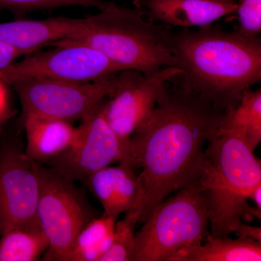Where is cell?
Instances as JSON below:
<instances>
[{"label": "cell", "instance_id": "cell-1", "mask_svg": "<svg viewBox=\"0 0 261 261\" xmlns=\"http://www.w3.org/2000/svg\"><path fill=\"white\" fill-rule=\"evenodd\" d=\"M171 83V82H170ZM163 88L155 108L130 137L144 190L138 223L168 196L200 178L205 146L225 111L179 84Z\"/></svg>", "mask_w": 261, "mask_h": 261}, {"label": "cell", "instance_id": "cell-2", "mask_svg": "<svg viewBox=\"0 0 261 261\" xmlns=\"http://www.w3.org/2000/svg\"><path fill=\"white\" fill-rule=\"evenodd\" d=\"M178 84L226 112L261 79L260 37L246 38L218 25L184 29L171 39Z\"/></svg>", "mask_w": 261, "mask_h": 261}, {"label": "cell", "instance_id": "cell-3", "mask_svg": "<svg viewBox=\"0 0 261 261\" xmlns=\"http://www.w3.org/2000/svg\"><path fill=\"white\" fill-rule=\"evenodd\" d=\"M172 34L170 25L154 23L145 10L110 2L97 14L84 18L81 32L64 41L93 48L125 69L149 75L176 67Z\"/></svg>", "mask_w": 261, "mask_h": 261}, {"label": "cell", "instance_id": "cell-4", "mask_svg": "<svg viewBox=\"0 0 261 261\" xmlns=\"http://www.w3.org/2000/svg\"><path fill=\"white\" fill-rule=\"evenodd\" d=\"M200 180L211 236L226 238L242 219L250 222L255 219L248 201L261 184V163L241 137L217 132L205 149Z\"/></svg>", "mask_w": 261, "mask_h": 261}, {"label": "cell", "instance_id": "cell-5", "mask_svg": "<svg viewBox=\"0 0 261 261\" xmlns=\"http://www.w3.org/2000/svg\"><path fill=\"white\" fill-rule=\"evenodd\" d=\"M143 224L130 261H168L180 249L202 244L210 232L200 178L154 206Z\"/></svg>", "mask_w": 261, "mask_h": 261}, {"label": "cell", "instance_id": "cell-6", "mask_svg": "<svg viewBox=\"0 0 261 261\" xmlns=\"http://www.w3.org/2000/svg\"><path fill=\"white\" fill-rule=\"evenodd\" d=\"M32 163L39 182L38 217L49 243L43 260L65 261L77 235L97 213L75 181Z\"/></svg>", "mask_w": 261, "mask_h": 261}, {"label": "cell", "instance_id": "cell-7", "mask_svg": "<svg viewBox=\"0 0 261 261\" xmlns=\"http://www.w3.org/2000/svg\"><path fill=\"white\" fill-rule=\"evenodd\" d=\"M55 49L34 51L25 59L0 70L6 84L28 79L84 84L96 82L126 70L93 48L62 40Z\"/></svg>", "mask_w": 261, "mask_h": 261}, {"label": "cell", "instance_id": "cell-8", "mask_svg": "<svg viewBox=\"0 0 261 261\" xmlns=\"http://www.w3.org/2000/svg\"><path fill=\"white\" fill-rule=\"evenodd\" d=\"M114 75L84 84L28 79L10 85L20 99L21 119L40 116L73 123L83 119L111 97Z\"/></svg>", "mask_w": 261, "mask_h": 261}, {"label": "cell", "instance_id": "cell-9", "mask_svg": "<svg viewBox=\"0 0 261 261\" xmlns=\"http://www.w3.org/2000/svg\"><path fill=\"white\" fill-rule=\"evenodd\" d=\"M82 120L68 150L47 166L65 177L85 184L92 174L114 163L136 168L132 146L124 143L108 125L104 104Z\"/></svg>", "mask_w": 261, "mask_h": 261}, {"label": "cell", "instance_id": "cell-10", "mask_svg": "<svg viewBox=\"0 0 261 261\" xmlns=\"http://www.w3.org/2000/svg\"><path fill=\"white\" fill-rule=\"evenodd\" d=\"M113 77V92L104 104L108 125L124 143L132 146L130 137L150 116L166 84L177 80L180 68L164 67L145 75L127 69Z\"/></svg>", "mask_w": 261, "mask_h": 261}, {"label": "cell", "instance_id": "cell-11", "mask_svg": "<svg viewBox=\"0 0 261 261\" xmlns=\"http://www.w3.org/2000/svg\"><path fill=\"white\" fill-rule=\"evenodd\" d=\"M38 200L32 161L16 143H0V235L13 228L42 227Z\"/></svg>", "mask_w": 261, "mask_h": 261}, {"label": "cell", "instance_id": "cell-12", "mask_svg": "<svg viewBox=\"0 0 261 261\" xmlns=\"http://www.w3.org/2000/svg\"><path fill=\"white\" fill-rule=\"evenodd\" d=\"M135 169L128 163H121L99 170L85 182L106 216L117 218L135 207L141 208L144 190Z\"/></svg>", "mask_w": 261, "mask_h": 261}, {"label": "cell", "instance_id": "cell-13", "mask_svg": "<svg viewBox=\"0 0 261 261\" xmlns=\"http://www.w3.org/2000/svg\"><path fill=\"white\" fill-rule=\"evenodd\" d=\"M134 3L152 20L183 29L212 25L222 17L236 13L238 5L216 0H135Z\"/></svg>", "mask_w": 261, "mask_h": 261}, {"label": "cell", "instance_id": "cell-14", "mask_svg": "<svg viewBox=\"0 0 261 261\" xmlns=\"http://www.w3.org/2000/svg\"><path fill=\"white\" fill-rule=\"evenodd\" d=\"M84 27V18L59 16L42 20L18 19L0 23V41L32 54L46 46L70 39Z\"/></svg>", "mask_w": 261, "mask_h": 261}, {"label": "cell", "instance_id": "cell-15", "mask_svg": "<svg viewBox=\"0 0 261 261\" xmlns=\"http://www.w3.org/2000/svg\"><path fill=\"white\" fill-rule=\"evenodd\" d=\"M21 120L27 137L24 152L31 161L49 164L68 150L74 140L75 128L70 122L40 116Z\"/></svg>", "mask_w": 261, "mask_h": 261}, {"label": "cell", "instance_id": "cell-16", "mask_svg": "<svg viewBox=\"0 0 261 261\" xmlns=\"http://www.w3.org/2000/svg\"><path fill=\"white\" fill-rule=\"evenodd\" d=\"M204 245L183 247L168 261H260L261 242L249 238H215L210 233Z\"/></svg>", "mask_w": 261, "mask_h": 261}, {"label": "cell", "instance_id": "cell-17", "mask_svg": "<svg viewBox=\"0 0 261 261\" xmlns=\"http://www.w3.org/2000/svg\"><path fill=\"white\" fill-rule=\"evenodd\" d=\"M239 136L255 151L261 141V89L245 91L238 107L228 109L220 123L218 133Z\"/></svg>", "mask_w": 261, "mask_h": 261}, {"label": "cell", "instance_id": "cell-18", "mask_svg": "<svg viewBox=\"0 0 261 261\" xmlns=\"http://www.w3.org/2000/svg\"><path fill=\"white\" fill-rule=\"evenodd\" d=\"M116 219L103 214L89 221L77 235L65 261H99L112 243Z\"/></svg>", "mask_w": 261, "mask_h": 261}, {"label": "cell", "instance_id": "cell-19", "mask_svg": "<svg viewBox=\"0 0 261 261\" xmlns=\"http://www.w3.org/2000/svg\"><path fill=\"white\" fill-rule=\"evenodd\" d=\"M42 227L16 228L0 235V261H37L49 247Z\"/></svg>", "mask_w": 261, "mask_h": 261}, {"label": "cell", "instance_id": "cell-20", "mask_svg": "<svg viewBox=\"0 0 261 261\" xmlns=\"http://www.w3.org/2000/svg\"><path fill=\"white\" fill-rule=\"evenodd\" d=\"M141 214L140 207L126 212L124 219L116 222L113 241L99 261H130L135 247V228Z\"/></svg>", "mask_w": 261, "mask_h": 261}, {"label": "cell", "instance_id": "cell-21", "mask_svg": "<svg viewBox=\"0 0 261 261\" xmlns=\"http://www.w3.org/2000/svg\"><path fill=\"white\" fill-rule=\"evenodd\" d=\"M109 3L104 0H0V9L8 10L15 16L21 18L36 10L70 6L94 8L101 10L106 8Z\"/></svg>", "mask_w": 261, "mask_h": 261}, {"label": "cell", "instance_id": "cell-22", "mask_svg": "<svg viewBox=\"0 0 261 261\" xmlns=\"http://www.w3.org/2000/svg\"><path fill=\"white\" fill-rule=\"evenodd\" d=\"M238 5L239 25L236 32L244 37H258L261 32V0H240Z\"/></svg>", "mask_w": 261, "mask_h": 261}, {"label": "cell", "instance_id": "cell-23", "mask_svg": "<svg viewBox=\"0 0 261 261\" xmlns=\"http://www.w3.org/2000/svg\"><path fill=\"white\" fill-rule=\"evenodd\" d=\"M240 238H249L255 241L261 242V228L244 224L243 221L238 224L234 232Z\"/></svg>", "mask_w": 261, "mask_h": 261}, {"label": "cell", "instance_id": "cell-24", "mask_svg": "<svg viewBox=\"0 0 261 261\" xmlns=\"http://www.w3.org/2000/svg\"><path fill=\"white\" fill-rule=\"evenodd\" d=\"M16 112L13 111V109L10 108V106H7L4 109L0 111V137H1L2 133H3V128L8 123V121L11 119L13 117L15 116Z\"/></svg>", "mask_w": 261, "mask_h": 261}, {"label": "cell", "instance_id": "cell-25", "mask_svg": "<svg viewBox=\"0 0 261 261\" xmlns=\"http://www.w3.org/2000/svg\"><path fill=\"white\" fill-rule=\"evenodd\" d=\"M8 104V90L6 88V84L0 80V111L4 109Z\"/></svg>", "mask_w": 261, "mask_h": 261}, {"label": "cell", "instance_id": "cell-26", "mask_svg": "<svg viewBox=\"0 0 261 261\" xmlns=\"http://www.w3.org/2000/svg\"><path fill=\"white\" fill-rule=\"evenodd\" d=\"M250 200H252L257 208L261 210V184L254 189L250 196Z\"/></svg>", "mask_w": 261, "mask_h": 261}, {"label": "cell", "instance_id": "cell-27", "mask_svg": "<svg viewBox=\"0 0 261 261\" xmlns=\"http://www.w3.org/2000/svg\"><path fill=\"white\" fill-rule=\"evenodd\" d=\"M216 1L222 2V3H235V0H216Z\"/></svg>", "mask_w": 261, "mask_h": 261}]
</instances>
